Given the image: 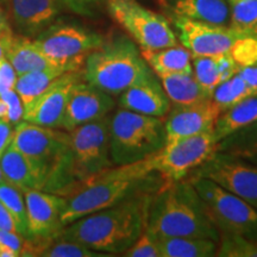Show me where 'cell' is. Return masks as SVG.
Returning <instances> with one entry per match:
<instances>
[{"label":"cell","instance_id":"cell-11","mask_svg":"<svg viewBox=\"0 0 257 257\" xmlns=\"http://www.w3.org/2000/svg\"><path fill=\"white\" fill-rule=\"evenodd\" d=\"M188 176L211 180L257 210V166L248 161L216 150Z\"/></svg>","mask_w":257,"mask_h":257},{"label":"cell","instance_id":"cell-34","mask_svg":"<svg viewBox=\"0 0 257 257\" xmlns=\"http://www.w3.org/2000/svg\"><path fill=\"white\" fill-rule=\"evenodd\" d=\"M216 256L257 257V240L234 234H220Z\"/></svg>","mask_w":257,"mask_h":257},{"label":"cell","instance_id":"cell-24","mask_svg":"<svg viewBox=\"0 0 257 257\" xmlns=\"http://www.w3.org/2000/svg\"><path fill=\"white\" fill-rule=\"evenodd\" d=\"M173 11L176 16L217 25H226L230 19L225 0H176Z\"/></svg>","mask_w":257,"mask_h":257},{"label":"cell","instance_id":"cell-14","mask_svg":"<svg viewBox=\"0 0 257 257\" xmlns=\"http://www.w3.org/2000/svg\"><path fill=\"white\" fill-rule=\"evenodd\" d=\"M115 107L112 95L82 79L73 86L67 101L61 128L72 131L110 114Z\"/></svg>","mask_w":257,"mask_h":257},{"label":"cell","instance_id":"cell-9","mask_svg":"<svg viewBox=\"0 0 257 257\" xmlns=\"http://www.w3.org/2000/svg\"><path fill=\"white\" fill-rule=\"evenodd\" d=\"M108 14L133 37L141 49L156 50L178 44L169 22L137 0H106Z\"/></svg>","mask_w":257,"mask_h":257},{"label":"cell","instance_id":"cell-47","mask_svg":"<svg viewBox=\"0 0 257 257\" xmlns=\"http://www.w3.org/2000/svg\"><path fill=\"white\" fill-rule=\"evenodd\" d=\"M19 253L9 245L0 243V257H18Z\"/></svg>","mask_w":257,"mask_h":257},{"label":"cell","instance_id":"cell-33","mask_svg":"<svg viewBox=\"0 0 257 257\" xmlns=\"http://www.w3.org/2000/svg\"><path fill=\"white\" fill-rule=\"evenodd\" d=\"M193 76L199 85L212 96L214 89L220 83L217 62L213 56H192Z\"/></svg>","mask_w":257,"mask_h":257},{"label":"cell","instance_id":"cell-30","mask_svg":"<svg viewBox=\"0 0 257 257\" xmlns=\"http://www.w3.org/2000/svg\"><path fill=\"white\" fill-rule=\"evenodd\" d=\"M250 95H253L251 89L238 72L232 78L220 82L212 93L211 99L224 112Z\"/></svg>","mask_w":257,"mask_h":257},{"label":"cell","instance_id":"cell-25","mask_svg":"<svg viewBox=\"0 0 257 257\" xmlns=\"http://www.w3.org/2000/svg\"><path fill=\"white\" fill-rule=\"evenodd\" d=\"M161 257H213L218 242L202 237H157Z\"/></svg>","mask_w":257,"mask_h":257},{"label":"cell","instance_id":"cell-8","mask_svg":"<svg viewBox=\"0 0 257 257\" xmlns=\"http://www.w3.org/2000/svg\"><path fill=\"white\" fill-rule=\"evenodd\" d=\"M212 131L167 142L148 159L140 161L148 174L156 173L166 182L187 179L188 175L216 152Z\"/></svg>","mask_w":257,"mask_h":257},{"label":"cell","instance_id":"cell-44","mask_svg":"<svg viewBox=\"0 0 257 257\" xmlns=\"http://www.w3.org/2000/svg\"><path fill=\"white\" fill-rule=\"evenodd\" d=\"M98 2H101V0H68V8L76 12H85L86 6Z\"/></svg>","mask_w":257,"mask_h":257},{"label":"cell","instance_id":"cell-19","mask_svg":"<svg viewBox=\"0 0 257 257\" xmlns=\"http://www.w3.org/2000/svg\"><path fill=\"white\" fill-rule=\"evenodd\" d=\"M9 12L19 35L36 37L55 22L60 0H9Z\"/></svg>","mask_w":257,"mask_h":257},{"label":"cell","instance_id":"cell-50","mask_svg":"<svg viewBox=\"0 0 257 257\" xmlns=\"http://www.w3.org/2000/svg\"><path fill=\"white\" fill-rule=\"evenodd\" d=\"M230 2H234V0H230Z\"/></svg>","mask_w":257,"mask_h":257},{"label":"cell","instance_id":"cell-23","mask_svg":"<svg viewBox=\"0 0 257 257\" xmlns=\"http://www.w3.org/2000/svg\"><path fill=\"white\" fill-rule=\"evenodd\" d=\"M257 121V95H250L232 107L221 112L212 128V136L218 143L231 134Z\"/></svg>","mask_w":257,"mask_h":257},{"label":"cell","instance_id":"cell-29","mask_svg":"<svg viewBox=\"0 0 257 257\" xmlns=\"http://www.w3.org/2000/svg\"><path fill=\"white\" fill-rule=\"evenodd\" d=\"M34 256L41 257H110L73 240L54 237L49 239L34 240Z\"/></svg>","mask_w":257,"mask_h":257},{"label":"cell","instance_id":"cell-32","mask_svg":"<svg viewBox=\"0 0 257 257\" xmlns=\"http://www.w3.org/2000/svg\"><path fill=\"white\" fill-rule=\"evenodd\" d=\"M230 3V27L244 35H257V0Z\"/></svg>","mask_w":257,"mask_h":257},{"label":"cell","instance_id":"cell-31","mask_svg":"<svg viewBox=\"0 0 257 257\" xmlns=\"http://www.w3.org/2000/svg\"><path fill=\"white\" fill-rule=\"evenodd\" d=\"M0 201L8 208L11 216L17 224L18 232L27 239H30V233L28 230L27 206H25L24 193L10 185L4 179L0 181Z\"/></svg>","mask_w":257,"mask_h":257},{"label":"cell","instance_id":"cell-18","mask_svg":"<svg viewBox=\"0 0 257 257\" xmlns=\"http://www.w3.org/2000/svg\"><path fill=\"white\" fill-rule=\"evenodd\" d=\"M118 106L136 113L165 118L172 102L159 78L152 72L119 94Z\"/></svg>","mask_w":257,"mask_h":257},{"label":"cell","instance_id":"cell-35","mask_svg":"<svg viewBox=\"0 0 257 257\" xmlns=\"http://www.w3.org/2000/svg\"><path fill=\"white\" fill-rule=\"evenodd\" d=\"M229 54L240 68L257 64V35L239 37L231 47Z\"/></svg>","mask_w":257,"mask_h":257},{"label":"cell","instance_id":"cell-17","mask_svg":"<svg viewBox=\"0 0 257 257\" xmlns=\"http://www.w3.org/2000/svg\"><path fill=\"white\" fill-rule=\"evenodd\" d=\"M220 113L211 98L193 104H173L165 120L167 142L210 133Z\"/></svg>","mask_w":257,"mask_h":257},{"label":"cell","instance_id":"cell-26","mask_svg":"<svg viewBox=\"0 0 257 257\" xmlns=\"http://www.w3.org/2000/svg\"><path fill=\"white\" fill-rule=\"evenodd\" d=\"M157 78L172 104H193L211 98L199 85L193 74H169Z\"/></svg>","mask_w":257,"mask_h":257},{"label":"cell","instance_id":"cell-6","mask_svg":"<svg viewBox=\"0 0 257 257\" xmlns=\"http://www.w3.org/2000/svg\"><path fill=\"white\" fill-rule=\"evenodd\" d=\"M167 142L162 118L120 108L110 117V156L114 167L140 162Z\"/></svg>","mask_w":257,"mask_h":257},{"label":"cell","instance_id":"cell-16","mask_svg":"<svg viewBox=\"0 0 257 257\" xmlns=\"http://www.w3.org/2000/svg\"><path fill=\"white\" fill-rule=\"evenodd\" d=\"M24 200L30 239L42 240L59 236L63 229L61 214L66 198L42 189H30L24 192Z\"/></svg>","mask_w":257,"mask_h":257},{"label":"cell","instance_id":"cell-49","mask_svg":"<svg viewBox=\"0 0 257 257\" xmlns=\"http://www.w3.org/2000/svg\"><path fill=\"white\" fill-rule=\"evenodd\" d=\"M3 179H4V178H3V173H2V168H0V181H2V180Z\"/></svg>","mask_w":257,"mask_h":257},{"label":"cell","instance_id":"cell-1","mask_svg":"<svg viewBox=\"0 0 257 257\" xmlns=\"http://www.w3.org/2000/svg\"><path fill=\"white\" fill-rule=\"evenodd\" d=\"M152 195H138L79 218L63 226L57 237L83 244L99 252L123 255L146 231Z\"/></svg>","mask_w":257,"mask_h":257},{"label":"cell","instance_id":"cell-22","mask_svg":"<svg viewBox=\"0 0 257 257\" xmlns=\"http://www.w3.org/2000/svg\"><path fill=\"white\" fill-rule=\"evenodd\" d=\"M141 54L156 76L193 74L192 54L184 46L175 44L156 50L141 49Z\"/></svg>","mask_w":257,"mask_h":257},{"label":"cell","instance_id":"cell-41","mask_svg":"<svg viewBox=\"0 0 257 257\" xmlns=\"http://www.w3.org/2000/svg\"><path fill=\"white\" fill-rule=\"evenodd\" d=\"M12 135H14V126L8 121L0 119V156L11 144Z\"/></svg>","mask_w":257,"mask_h":257},{"label":"cell","instance_id":"cell-28","mask_svg":"<svg viewBox=\"0 0 257 257\" xmlns=\"http://www.w3.org/2000/svg\"><path fill=\"white\" fill-rule=\"evenodd\" d=\"M216 150L240 157L257 166V121L219 141L216 144Z\"/></svg>","mask_w":257,"mask_h":257},{"label":"cell","instance_id":"cell-45","mask_svg":"<svg viewBox=\"0 0 257 257\" xmlns=\"http://www.w3.org/2000/svg\"><path fill=\"white\" fill-rule=\"evenodd\" d=\"M10 32H12V30L11 28H10L9 17L8 15L5 14L4 10L2 9V6H0V37L10 34Z\"/></svg>","mask_w":257,"mask_h":257},{"label":"cell","instance_id":"cell-20","mask_svg":"<svg viewBox=\"0 0 257 257\" xmlns=\"http://www.w3.org/2000/svg\"><path fill=\"white\" fill-rule=\"evenodd\" d=\"M0 168L5 181L23 193L30 189L43 191L46 186L47 170L11 146L0 156Z\"/></svg>","mask_w":257,"mask_h":257},{"label":"cell","instance_id":"cell-12","mask_svg":"<svg viewBox=\"0 0 257 257\" xmlns=\"http://www.w3.org/2000/svg\"><path fill=\"white\" fill-rule=\"evenodd\" d=\"M68 140V131L23 120L15 125L10 146L43 167L49 176L53 167L67 149Z\"/></svg>","mask_w":257,"mask_h":257},{"label":"cell","instance_id":"cell-48","mask_svg":"<svg viewBox=\"0 0 257 257\" xmlns=\"http://www.w3.org/2000/svg\"><path fill=\"white\" fill-rule=\"evenodd\" d=\"M60 2H61V3H63L64 5H67V6H68V0H60Z\"/></svg>","mask_w":257,"mask_h":257},{"label":"cell","instance_id":"cell-13","mask_svg":"<svg viewBox=\"0 0 257 257\" xmlns=\"http://www.w3.org/2000/svg\"><path fill=\"white\" fill-rule=\"evenodd\" d=\"M173 24L178 31L179 41L192 56H216L229 53L239 37L246 36L226 25H217L193 21L174 15Z\"/></svg>","mask_w":257,"mask_h":257},{"label":"cell","instance_id":"cell-3","mask_svg":"<svg viewBox=\"0 0 257 257\" xmlns=\"http://www.w3.org/2000/svg\"><path fill=\"white\" fill-rule=\"evenodd\" d=\"M148 232L156 237H202L219 242L220 233L189 179L165 182L148 207Z\"/></svg>","mask_w":257,"mask_h":257},{"label":"cell","instance_id":"cell-10","mask_svg":"<svg viewBox=\"0 0 257 257\" xmlns=\"http://www.w3.org/2000/svg\"><path fill=\"white\" fill-rule=\"evenodd\" d=\"M43 54L70 72L81 70L86 57L104 44V37L74 24H51L34 37Z\"/></svg>","mask_w":257,"mask_h":257},{"label":"cell","instance_id":"cell-2","mask_svg":"<svg viewBox=\"0 0 257 257\" xmlns=\"http://www.w3.org/2000/svg\"><path fill=\"white\" fill-rule=\"evenodd\" d=\"M110 117L68 131V146L49 173L43 191L67 197L79 185L114 167L110 156Z\"/></svg>","mask_w":257,"mask_h":257},{"label":"cell","instance_id":"cell-42","mask_svg":"<svg viewBox=\"0 0 257 257\" xmlns=\"http://www.w3.org/2000/svg\"><path fill=\"white\" fill-rule=\"evenodd\" d=\"M0 230L18 232L17 224H16L14 217L11 216V213H10L9 210L4 206V204L2 201H0Z\"/></svg>","mask_w":257,"mask_h":257},{"label":"cell","instance_id":"cell-46","mask_svg":"<svg viewBox=\"0 0 257 257\" xmlns=\"http://www.w3.org/2000/svg\"><path fill=\"white\" fill-rule=\"evenodd\" d=\"M14 36L12 32H10L8 35H4V36L0 37V60L6 57V50H8V47L11 42V38Z\"/></svg>","mask_w":257,"mask_h":257},{"label":"cell","instance_id":"cell-36","mask_svg":"<svg viewBox=\"0 0 257 257\" xmlns=\"http://www.w3.org/2000/svg\"><path fill=\"white\" fill-rule=\"evenodd\" d=\"M126 257H161L157 237L146 230L140 238L123 253Z\"/></svg>","mask_w":257,"mask_h":257},{"label":"cell","instance_id":"cell-43","mask_svg":"<svg viewBox=\"0 0 257 257\" xmlns=\"http://www.w3.org/2000/svg\"><path fill=\"white\" fill-rule=\"evenodd\" d=\"M239 74L245 80V82L248 83L252 94L257 95V64H255V66L243 67V68L239 69Z\"/></svg>","mask_w":257,"mask_h":257},{"label":"cell","instance_id":"cell-27","mask_svg":"<svg viewBox=\"0 0 257 257\" xmlns=\"http://www.w3.org/2000/svg\"><path fill=\"white\" fill-rule=\"evenodd\" d=\"M68 70L64 68H47L40 70H32L19 75L15 85V91L21 98L24 107L30 105L37 96H40L44 91Z\"/></svg>","mask_w":257,"mask_h":257},{"label":"cell","instance_id":"cell-39","mask_svg":"<svg viewBox=\"0 0 257 257\" xmlns=\"http://www.w3.org/2000/svg\"><path fill=\"white\" fill-rule=\"evenodd\" d=\"M17 78V73L8 59L4 57V59L0 60V94L10 91V89H15Z\"/></svg>","mask_w":257,"mask_h":257},{"label":"cell","instance_id":"cell-40","mask_svg":"<svg viewBox=\"0 0 257 257\" xmlns=\"http://www.w3.org/2000/svg\"><path fill=\"white\" fill-rule=\"evenodd\" d=\"M28 239L22 236L21 233L14 232V231L8 230H0V243L9 245L10 248L16 250L19 253V256L23 252L25 244H27Z\"/></svg>","mask_w":257,"mask_h":257},{"label":"cell","instance_id":"cell-21","mask_svg":"<svg viewBox=\"0 0 257 257\" xmlns=\"http://www.w3.org/2000/svg\"><path fill=\"white\" fill-rule=\"evenodd\" d=\"M6 59L14 67L18 76L32 72V70L56 68V67L67 69L66 67L61 66L60 63L55 62L54 60L49 59L46 54L42 53L40 48L34 43V41L22 35L12 36L8 50H6Z\"/></svg>","mask_w":257,"mask_h":257},{"label":"cell","instance_id":"cell-4","mask_svg":"<svg viewBox=\"0 0 257 257\" xmlns=\"http://www.w3.org/2000/svg\"><path fill=\"white\" fill-rule=\"evenodd\" d=\"M159 174L138 176L125 166L112 167L88 181L79 185L67 195L61 214L63 226L79 218L120 204L127 199L144 194H154L165 185Z\"/></svg>","mask_w":257,"mask_h":257},{"label":"cell","instance_id":"cell-38","mask_svg":"<svg viewBox=\"0 0 257 257\" xmlns=\"http://www.w3.org/2000/svg\"><path fill=\"white\" fill-rule=\"evenodd\" d=\"M213 57L217 62L218 72H219V75H220V82L232 78L234 74L239 72L240 67L234 62L229 53L219 54V55H216Z\"/></svg>","mask_w":257,"mask_h":257},{"label":"cell","instance_id":"cell-37","mask_svg":"<svg viewBox=\"0 0 257 257\" xmlns=\"http://www.w3.org/2000/svg\"><path fill=\"white\" fill-rule=\"evenodd\" d=\"M3 99L8 104V110H9V115H8V123H10L12 126L17 125L23 120V114H24V105L22 102L21 98L17 94V92L15 89H10V91H6L0 94Z\"/></svg>","mask_w":257,"mask_h":257},{"label":"cell","instance_id":"cell-5","mask_svg":"<svg viewBox=\"0 0 257 257\" xmlns=\"http://www.w3.org/2000/svg\"><path fill=\"white\" fill-rule=\"evenodd\" d=\"M152 72L136 44L118 36L88 54L82 74L85 81L115 96Z\"/></svg>","mask_w":257,"mask_h":257},{"label":"cell","instance_id":"cell-15","mask_svg":"<svg viewBox=\"0 0 257 257\" xmlns=\"http://www.w3.org/2000/svg\"><path fill=\"white\" fill-rule=\"evenodd\" d=\"M83 78L81 70L61 75L47 91L24 107L23 120L41 126L61 128L67 101L73 86Z\"/></svg>","mask_w":257,"mask_h":257},{"label":"cell","instance_id":"cell-7","mask_svg":"<svg viewBox=\"0 0 257 257\" xmlns=\"http://www.w3.org/2000/svg\"><path fill=\"white\" fill-rule=\"evenodd\" d=\"M204 201L208 216L220 234H234L257 240V210L216 182L189 176Z\"/></svg>","mask_w":257,"mask_h":257}]
</instances>
